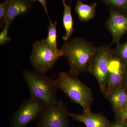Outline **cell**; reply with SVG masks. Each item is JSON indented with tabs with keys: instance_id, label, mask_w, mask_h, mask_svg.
<instances>
[{
	"instance_id": "obj_10",
	"label": "cell",
	"mask_w": 127,
	"mask_h": 127,
	"mask_svg": "<svg viewBox=\"0 0 127 127\" xmlns=\"http://www.w3.org/2000/svg\"><path fill=\"white\" fill-rule=\"evenodd\" d=\"M69 116L75 121L83 123L87 127H109L111 124L101 113H94L91 111L81 114L71 113Z\"/></svg>"
},
{
	"instance_id": "obj_18",
	"label": "cell",
	"mask_w": 127,
	"mask_h": 127,
	"mask_svg": "<svg viewBox=\"0 0 127 127\" xmlns=\"http://www.w3.org/2000/svg\"><path fill=\"white\" fill-rule=\"evenodd\" d=\"M10 25L5 24L0 33V45H4L11 40V37L8 36V31Z\"/></svg>"
},
{
	"instance_id": "obj_21",
	"label": "cell",
	"mask_w": 127,
	"mask_h": 127,
	"mask_svg": "<svg viewBox=\"0 0 127 127\" xmlns=\"http://www.w3.org/2000/svg\"><path fill=\"white\" fill-rule=\"evenodd\" d=\"M109 127H125V122L117 120L116 122L112 124H110Z\"/></svg>"
},
{
	"instance_id": "obj_3",
	"label": "cell",
	"mask_w": 127,
	"mask_h": 127,
	"mask_svg": "<svg viewBox=\"0 0 127 127\" xmlns=\"http://www.w3.org/2000/svg\"><path fill=\"white\" fill-rule=\"evenodd\" d=\"M23 76L29 88L30 97L43 103L47 106L57 101V89L53 80L48 78L45 74L35 70H25L23 71Z\"/></svg>"
},
{
	"instance_id": "obj_4",
	"label": "cell",
	"mask_w": 127,
	"mask_h": 127,
	"mask_svg": "<svg viewBox=\"0 0 127 127\" xmlns=\"http://www.w3.org/2000/svg\"><path fill=\"white\" fill-rule=\"evenodd\" d=\"M32 47L30 57L31 64L35 70L43 74L52 68L59 58L64 56L62 49L58 51H54L46 39L35 42Z\"/></svg>"
},
{
	"instance_id": "obj_5",
	"label": "cell",
	"mask_w": 127,
	"mask_h": 127,
	"mask_svg": "<svg viewBox=\"0 0 127 127\" xmlns=\"http://www.w3.org/2000/svg\"><path fill=\"white\" fill-rule=\"evenodd\" d=\"M110 46L104 45L98 47L88 71L96 79L103 94L107 84L109 62L113 55Z\"/></svg>"
},
{
	"instance_id": "obj_7",
	"label": "cell",
	"mask_w": 127,
	"mask_h": 127,
	"mask_svg": "<svg viewBox=\"0 0 127 127\" xmlns=\"http://www.w3.org/2000/svg\"><path fill=\"white\" fill-rule=\"evenodd\" d=\"M69 113L65 104L58 100L47 107L38 119L37 127H69Z\"/></svg>"
},
{
	"instance_id": "obj_13",
	"label": "cell",
	"mask_w": 127,
	"mask_h": 127,
	"mask_svg": "<svg viewBox=\"0 0 127 127\" xmlns=\"http://www.w3.org/2000/svg\"><path fill=\"white\" fill-rule=\"evenodd\" d=\"M97 4H86L82 2L81 0H77L75 6V11L80 21L86 22L93 19L96 13Z\"/></svg>"
},
{
	"instance_id": "obj_22",
	"label": "cell",
	"mask_w": 127,
	"mask_h": 127,
	"mask_svg": "<svg viewBox=\"0 0 127 127\" xmlns=\"http://www.w3.org/2000/svg\"><path fill=\"white\" fill-rule=\"evenodd\" d=\"M30 1L32 2H35V1H38L39 2H40L41 4L42 5V6L44 8V10H45V11L46 12L48 16V18H50L49 17V15H48V13L47 8L46 6V0H29Z\"/></svg>"
},
{
	"instance_id": "obj_20",
	"label": "cell",
	"mask_w": 127,
	"mask_h": 127,
	"mask_svg": "<svg viewBox=\"0 0 127 127\" xmlns=\"http://www.w3.org/2000/svg\"><path fill=\"white\" fill-rule=\"evenodd\" d=\"M117 120H122L123 121H127V107L123 110L115 113Z\"/></svg>"
},
{
	"instance_id": "obj_9",
	"label": "cell",
	"mask_w": 127,
	"mask_h": 127,
	"mask_svg": "<svg viewBox=\"0 0 127 127\" xmlns=\"http://www.w3.org/2000/svg\"><path fill=\"white\" fill-rule=\"evenodd\" d=\"M110 15L106 21L105 26L112 35L111 45L120 44V40L127 32V12L110 9Z\"/></svg>"
},
{
	"instance_id": "obj_23",
	"label": "cell",
	"mask_w": 127,
	"mask_h": 127,
	"mask_svg": "<svg viewBox=\"0 0 127 127\" xmlns=\"http://www.w3.org/2000/svg\"><path fill=\"white\" fill-rule=\"evenodd\" d=\"M125 127H127V121H125Z\"/></svg>"
},
{
	"instance_id": "obj_19",
	"label": "cell",
	"mask_w": 127,
	"mask_h": 127,
	"mask_svg": "<svg viewBox=\"0 0 127 127\" xmlns=\"http://www.w3.org/2000/svg\"><path fill=\"white\" fill-rule=\"evenodd\" d=\"M8 4V0H6L0 4V26L1 28L4 26V21L7 12Z\"/></svg>"
},
{
	"instance_id": "obj_17",
	"label": "cell",
	"mask_w": 127,
	"mask_h": 127,
	"mask_svg": "<svg viewBox=\"0 0 127 127\" xmlns=\"http://www.w3.org/2000/svg\"><path fill=\"white\" fill-rule=\"evenodd\" d=\"M114 55L117 57L127 65V41L125 43L117 45L112 49Z\"/></svg>"
},
{
	"instance_id": "obj_8",
	"label": "cell",
	"mask_w": 127,
	"mask_h": 127,
	"mask_svg": "<svg viewBox=\"0 0 127 127\" xmlns=\"http://www.w3.org/2000/svg\"><path fill=\"white\" fill-rule=\"evenodd\" d=\"M108 70L107 84L104 94L106 98L119 88H127V65L113 54L109 62Z\"/></svg>"
},
{
	"instance_id": "obj_6",
	"label": "cell",
	"mask_w": 127,
	"mask_h": 127,
	"mask_svg": "<svg viewBox=\"0 0 127 127\" xmlns=\"http://www.w3.org/2000/svg\"><path fill=\"white\" fill-rule=\"evenodd\" d=\"M47 107L33 98L23 100L19 108L12 116L10 127H26L32 121L39 119Z\"/></svg>"
},
{
	"instance_id": "obj_15",
	"label": "cell",
	"mask_w": 127,
	"mask_h": 127,
	"mask_svg": "<svg viewBox=\"0 0 127 127\" xmlns=\"http://www.w3.org/2000/svg\"><path fill=\"white\" fill-rule=\"evenodd\" d=\"M49 18L50 24L48 29L47 37L46 40L53 50L58 51L60 49H58L57 44V21L52 22L50 18Z\"/></svg>"
},
{
	"instance_id": "obj_1",
	"label": "cell",
	"mask_w": 127,
	"mask_h": 127,
	"mask_svg": "<svg viewBox=\"0 0 127 127\" xmlns=\"http://www.w3.org/2000/svg\"><path fill=\"white\" fill-rule=\"evenodd\" d=\"M98 48L90 42L76 36L65 42L62 49L69 64V72L78 76L88 72Z\"/></svg>"
},
{
	"instance_id": "obj_16",
	"label": "cell",
	"mask_w": 127,
	"mask_h": 127,
	"mask_svg": "<svg viewBox=\"0 0 127 127\" xmlns=\"http://www.w3.org/2000/svg\"><path fill=\"white\" fill-rule=\"evenodd\" d=\"M110 9L127 12V0H101Z\"/></svg>"
},
{
	"instance_id": "obj_14",
	"label": "cell",
	"mask_w": 127,
	"mask_h": 127,
	"mask_svg": "<svg viewBox=\"0 0 127 127\" xmlns=\"http://www.w3.org/2000/svg\"><path fill=\"white\" fill-rule=\"evenodd\" d=\"M69 5L66 4L65 0H62L64 7L63 23L65 31V34L62 37L63 40L66 41L72 36L73 33L75 31L73 27V20L71 11V2Z\"/></svg>"
},
{
	"instance_id": "obj_2",
	"label": "cell",
	"mask_w": 127,
	"mask_h": 127,
	"mask_svg": "<svg viewBox=\"0 0 127 127\" xmlns=\"http://www.w3.org/2000/svg\"><path fill=\"white\" fill-rule=\"evenodd\" d=\"M53 82L57 89H61L72 101L80 105L83 112L91 111L93 100L92 92L78 76L62 72Z\"/></svg>"
},
{
	"instance_id": "obj_12",
	"label": "cell",
	"mask_w": 127,
	"mask_h": 127,
	"mask_svg": "<svg viewBox=\"0 0 127 127\" xmlns=\"http://www.w3.org/2000/svg\"><path fill=\"white\" fill-rule=\"evenodd\" d=\"M126 88L120 87L114 90L107 98L111 103L115 113L121 112L127 107Z\"/></svg>"
},
{
	"instance_id": "obj_11",
	"label": "cell",
	"mask_w": 127,
	"mask_h": 127,
	"mask_svg": "<svg viewBox=\"0 0 127 127\" xmlns=\"http://www.w3.org/2000/svg\"><path fill=\"white\" fill-rule=\"evenodd\" d=\"M7 11L4 25H11L13 21L19 16L25 15L32 7V2L29 0H8Z\"/></svg>"
}]
</instances>
